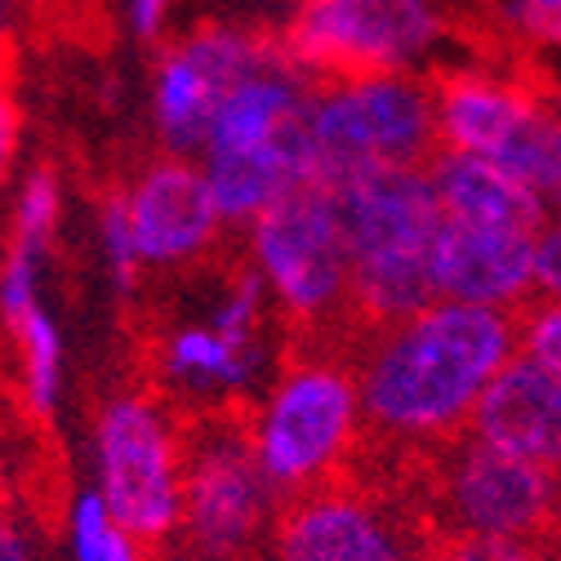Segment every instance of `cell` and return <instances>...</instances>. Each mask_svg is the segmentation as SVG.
Wrapping results in <instances>:
<instances>
[{"label": "cell", "instance_id": "22", "mask_svg": "<svg viewBox=\"0 0 561 561\" xmlns=\"http://www.w3.org/2000/svg\"><path fill=\"white\" fill-rule=\"evenodd\" d=\"M19 161H23V99H19L14 58H0V192L14 183Z\"/></svg>", "mask_w": 561, "mask_h": 561}, {"label": "cell", "instance_id": "11", "mask_svg": "<svg viewBox=\"0 0 561 561\" xmlns=\"http://www.w3.org/2000/svg\"><path fill=\"white\" fill-rule=\"evenodd\" d=\"M442 36L437 0H299L286 58L312 85L410 72Z\"/></svg>", "mask_w": 561, "mask_h": 561}, {"label": "cell", "instance_id": "33", "mask_svg": "<svg viewBox=\"0 0 561 561\" xmlns=\"http://www.w3.org/2000/svg\"><path fill=\"white\" fill-rule=\"evenodd\" d=\"M148 561H196V557L183 552V548H170V552H157V557H148Z\"/></svg>", "mask_w": 561, "mask_h": 561}, {"label": "cell", "instance_id": "24", "mask_svg": "<svg viewBox=\"0 0 561 561\" xmlns=\"http://www.w3.org/2000/svg\"><path fill=\"white\" fill-rule=\"evenodd\" d=\"M495 5L517 36L561 49V0H495Z\"/></svg>", "mask_w": 561, "mask_h": 561}, {"label": "cell", "instance_id": "21", "mask_svg": "<svg viewBox=\"0 0 561 561\" xmlns=\"http://www.w3.org/2000/svg\"><path fill=\"white\" fill-rule=\"evenodd\" d=\"M99 250H103V263L116 280V290H134L144 280V263H138V250H134V237H129V224H125V209H121V196L107 192L103 205H99Z\"/></svg>", "mask_w": 561, "mask_h": 561}, {"label": "cell", "instance_id": "5", "mask_svg": "<svg viewBox=\"0 0 561 561\" xmlns=\"http://www.w3.org/2000/svg\"><path fill=\"white\" fill-rule=\"evenodd\" d=\"M304 148L321 187L379 170H428L437 157L433 85L414 72L325 81L304 112Z\"/></svg>", "mask_w": 561, "mask_h": 561}, {"label": "cell", "instance_id": "1", "mask_svg": "<svg viewBox=\"0 0 561 561\" xmlns=\"http://www.w3.org/2000/svg\"><path fill=\"white\" fill-rule=\"evenodd\" d=\"M353 375L375 450L428 459L463 437L481 397L517 357L513 312L433 299L410 317L353 330Z\"/></svg>", "mask_w": 561, "mask_h": 561}, {"label": "cell", "instance_id": "23", "mask_svg": "<svg viewBox=\"0 0 561 561\" xmlns=\"http://www.w3.org/2000/svg\"><path fill=\"white\" fill-rule=\"evenodd\" d=\"M424 561H543V543H504V539L437 535Z\"/></svg>", "mask_w": 561, "mask_h": 561}, {"label": "cell", "instance_id": "17", "mask_svg": "<svg viewBox=\"0 0 561 561\" xmlns=\"http://www.w3.org/2000/svg\"><path fill=\"white\" fill-rule=\"evenodd\" d=\"M468 433L561 477V370L513 357L481 397Z\"/></svg>", "mask_w": 561, "mask_h": 561}, {"label": "cell", "instance_id": "30", "mask_svg": "<svg viewBox=\"0 0 561 561\" xmlns=\"http://www.w3.org/2000/svg\"><path fill=\"white\" fill-rule=\"evenodd\" d=\"M5 495H10V455L0 446V508H5Z\"/></svg>", "mask_w": 561, "mask_h": 561}, {"label": "cell", "instance_id": "14", "mask_svg": "<svg viewBox=\"0 0 561 561\" xmlns=\"http://www.w3.org/2000/svg\"><path fill=\"white\" fill-rule=\"evenodd\" d=\"M267 49V41L237 27H196L161 49L152 72V125L170 157L196 161L224 94Z\"/></svg>", "mask_w": 561, "mask_h": 561}, {"label": "cell", "instance_id": "10", "mask_svg": "<svg viewBox=\"0 0 561 561\" xmlns=\"http://www.w3.org/2000/svg\"><path fill=\"white\" fill-rule=\"evenodd\" d=\"M99 500L121 535L144 548L179 539L183 419L157 392H116L94 419Z\"/></svg>", "mask_w": 561, "mask_h": 561}, {"label": "cell", "instance_id": "19", "mask_svg": "<svg viewBox=\"0 0 561 561\" xmlns=\"http://www.w3.org/2000/svg\"><path fill=\"white\" fill-rule=\"evenodd\" d=\"M513 343H517V357L561 370V299L530 295L513 312Z\"/></svg>", "mask_w": 561, "mask_h": 561}, {"label": "cell", "instance_id": "16", "mask_svg": "<svg viewBox=\"0 0 561 561\" xmlns=\"http://www.w3.org/2000/svg\"><path fill=\"white\" fill-rule=\"evenodd\" d=\"M312 90L317 85L286 58V49L272 45L224 94L196 157H241V152L290 144V138L304 134V112Z\"/></svg>", "mask_w": 561, "mask_h": 561}, {"label": "cell", "instance_id": "27", "mask_svg": "<svg viewBox=\"0 0 561 561\" xmlns=\"http://www.w3.org/2000/svg\"><path fill=\"white\" fill-rule=\"evenodd\" d=\"M0 561H36L32 535H27L23 522L10 517L5 508H0Z\"/></svg>", "mask_w": 561, "mask_h": 561}, {"label": "cell", "instance_id": "7", "mask_svg": "<svg viewBox=\"0 0 561 561\" xmlns=\"http://www.w3.org/2000/svg\"><path fill=\"white\" fill-rule=\"evenodd\" d=\"M419 500L433 535L548 543L561 526V477L472 433L424 459Z\"/></svg>", "mask_w": 561, "mask_h": 561}, {"label": "cell", "instance_id": "26", "mask_svg": "<svg viewBox=\"0 0 561 561\" xmlns=\"http://www.w3.org/2000/svg\"><path fill=\"white\" fill-rule=\"evenodd\" d=\"M170 10H174V0H125L129 32L138 41H161L170 27Z\"/></svg>", "mask_w": 561, "mask_h": 561}, {"label": "cell", "instance_id": "8", "mask_svg": "<svg viewBox=\"0 0 561 561\" xmlns=\"http://www.w3.org/2000/svg\"><path fill=\"white\" fill-rule=\"evenodd\" d=\"M280 495L267 485L237 410L183 419L179 539L196 561H263Z\"/></svg>", "mask_w": 561, "mask_h": 561}, {"label": "cell", "instance_id": "12", "mask_svg": "<svg viewBox=\"0 0 561 561\" xmlns=\"http://www.w3.org/2000/svg\"><path fill=\"white\" fill-rule=\"evenodd\" d=\"M433 116L437 152L485 161L552 201L557 116L530 90L485 72H455L433 85Z\"/></svg>", "mask_w": 561, "mask_h": 561}, {"label": "cell", "instance_id": "13", "mask_svg": "<svg viewBox=\"0 0 561 561\" xmlns=\"http://www.w3.org/2000/svg\"><path fill=\"white\" fill-rule=\"evenodd\" d=\"M280 366V334H237L215 325L205 312L165 325L152 339V379L170 410L219 414L241 410Z\"/></svg>", "mask_w": 561, "mask_h": 561}, {"label": "cell", "instance_id": "32", "mask_svg": "<svg viewBox=\"0 0 561 561\" xmlns=\"http://www.w3.org/2000/svg\"><path fill=\"white\" fill-rule=\"evenodd\" d=\"M552 196L561 201V116H557V183H552Z\"/></svg>", "mask_w": 561, "mask_h": 561}, {"label": "cell", "instance_id": "29", "mask_svg": "<svg viewBox=\"0 0 561 561\" xmlns=\"http://www.w3.org/2000/svg\"><path fill=\"white\" fill-rule=\"evenodd\" d=\"M103 561H148V548H144V543H134L129 535H121Z\"/></svg>", "mask_w": 561, "mask_h": 561}, {"label": "cell", "instance_id": "25", "mask_svg": "<svg viewBox=\"0 0 561 561\" xmlns=\"http://www.w3.org/2000/svg\"><path fill=\"white\" fill-rule=\"evenodd\" d=\"M530 280L535 295L543 299H561V215L543 219L539 237H535V263H530Z\"/></svg>", "mask_w": 561, "mask_h": 561}, {"label": "cell", "instance_id": "31", "mask_svg": "<svg viewBox=\"0 0 561 561\" xmlns=\"http://www.w3.org/2000/svg\"><path fill=\"white\" fill-rule=\"evenodd\" d=\"M543 561H561V526H557V535L543 543Z\"/></svg>", "mask_w": 561, "mask_h": 561}, {"label": "cell", "instance_id": "2", "mask_svg": "<svg viewBox=\"0 0 561 561\" xmlns=\"http://www.w3.org/2000/svg\"><path fill=\"white\" fill-rule=\"evenodd\" d=\"M437 196L433 286L437 299L517 312L530 295L535 237L548 219V196L504 170L437 152L428 165Z\"/></svg>", "mask_w": 561, "mask_h": 561}, {"label": "cell", "instance_id": "3", "mask_svg": "<svg viewBox=\"0 0 561 561\" xmlns=\"http://www.w3.org/2000/svg\"><path fill=\"white\" fill-rule=\"evenodd\" d=\"M241 424L280 500L357 472L370 446L353 357L330 339H308L299 353L280 357Z\"/></svg>", "mask_w": 561, "mask_h": 561}, {"label": "cell", "instance_id": "9", "mask_svg": "<svg viewBox=\"0 0 561 561\" xmlns=\"http://www.w3.org/2000/svg\"><path fill=\"white\" fill-rule=\"evenodd\" d=\"M433 539L419 490L347 472L280 500L263 561H424Z\"/></svg>", "mask_w": 561, "mask_h": 561}, {"label": "cell", "instance_id": "4", "mask_svg": "<svg viewBox=\"0 0 561 561\" xmlns=\"http://www.w3.org/2000/svg\"><path fill=\"white\" fill-rule=\"evenodd\" d=\"M330 192L347 245L353 325H383L433 304V241L442 215L428 170H379Z\"/></svg>", "mask_w": 561, "mask_h": 561}, {"label": "cell", "instance_id": "6", "mask_svg": "<svg viewBox=\"0 0 561 561\" xmlns=\"http://www.w3.org/2000/svg\"><path fill=\"white\" fill-rule=\"evenodd\" d=\"M245 267L263 286L280 325L304 339H339L353 325L347 245L334 192L304 183L245 224Z\"/></svg>", "mask_w": 561, "mask_h": 561}, {"label": "cell", "instance_id": "20", "mask_svg": "<svg viewBox=\"0 0 561 561\" xmlns=\"http://www.w3.org/2000/svg\"><path fill=\"white\" fill-rule=\"evenodd\" d=\"M116 539H121V530H116L107 504L99 500V490H81V495L67 504V548H72V561H103Z\"/></svg>", "mask_w": 561, "mask_h": 561}, {"label": "cell", "instance_id": "18", "mask_svg": "<svg viewBox=\"0 0 561 561\" xmlns=\"http://www.w3.org/2000/svg\"><path fill=\"white\" fill-rule=\"evenodd\" d=\"M10 334V353H14V388L23 397V410L36 419H49L62 401V370H67V347L54 312L45 304L0 321Z\"/></svg>", "mask_w": 561, "mask_h": 561}, {"label": "cell", "instance_id": "28", "mask_svg": "<svg viewBox=\"0 0 561 561\" xmlns=\"http://www.w3.org/2000/svg\"><path fill=\"white\" fill-rule=\"evenodd\" d=\"M14 32H19V0H0V58H14Z\"/></svg>", "mask_w": 561, "mask_h": 561}, {"label": "cell", "instance_id": "15", "mask_svg": "<svg viewBox=\"0 0 561 561\" xmlns=\"http://www.w3.org/2000/svg\"><path fill=\"white\" fill-rule=\"evenodd\" d=\"M116 196L144 272H187L215 254L228 232L192 157L165 152L148 161Z\"/></svg>", "mask_w": 561, "mask_h": 561}]
</instances>
